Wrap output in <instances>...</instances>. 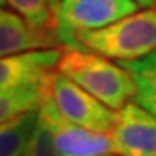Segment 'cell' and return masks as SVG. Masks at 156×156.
Instances as JSON below:
<instances>
[{
	"mask_svg": "<svg viewBox=\"0 0 156 156\" xmlns=\"http://www.w3.org/2000/svg\"><path fill=\"white\" fill-rule=\"evenodd\" d=\"M57 71L113 111L132 102L137 92L135 80L127 68L87 49H64Z\"/></svg>",
	"mask_w": 156,
	"mask_h": 156,
	"instance_id": "1",
	"label": "cell"
},
{
	"mask_svg": "<svg viewBox=\"0 0 156 156\" xmlns=\"http://www.w3.org/2000/svg\"><path fill=\"white\" fill-rule=\"evenodd\" d=\"M75 49H87L113 61H137L156 54V5L137 11L106 28L78 35Z\"/></svg>",
	"mask_w": 156,
	"mask_h": 156,
	"instance_id": "2",
	"label": "cell"
},
{
	"mask_svg": "<svg viewBox=\"0 0 156 156\" xmlns=\"http://www.w3.org/2000/svg\"><path fill=\"white\" fill-rule=\"evenodd\" d=\"M135 0H61L56 9V30L64 49H75L78 35L106 28L137 12Z\"/></svg>",
	"mask_w": 156,
	"mask_h": 156,
	"instance_id": "3",
	"label": "cell"
},
{
	"mask_svg": "<svg viewBox=\"0 0 156 156\" xmlns=\"http://www.w3.org/2000/svg\"><path fill=\"white\" fill-rule=\"evenodd\" d=\"M49 97L56 104L57 111L71 123L97 132H113L118 111H113L111 108L102 104L57 69L50 75Z\"/></svg>",
	"mask_w": 156,
	"mask_h": 156,
	"instance_id": "4",
	"label": "cell"
},
{
	"mask_svg": "<svg viewBox=\"0 0 156 156\" xmlns=\"http://www.w3.org/2000/svg\"><path fill=\"white\" fill-rule=\"evenodd\" d=\"M40 116L50 127L54 144L62 156H116L111 134L80 127L66 120L49 97V90L40 108Z\"/></svg>",
	"mask_w": 156,
	"mask_h": 156,
	"instance_id": "5",
	"label": "cell"
},
{
	"mask_svg": "<svg viewBox=\"0 0 156 156\" xmlns=\"http://www.w3.org/2000/svg\"><path fill=\"white\" fill-rule=\"evenodd\" d=\"M111 135L116 156H156V116L134 101L118 111Z\"/></svg>",
	"mask_w": 156,
	"mask_h": 156,
	"instance_id": "6",
	"label": "cell"
},
{
	"mask_svg": "<svg viewBox=\"0 0 156 156\" xmlns=\"http://www.w3.org/2000/svg\"><path fill=\"white\" fill-rule=\"evenodd\" d=\"M61 38L56 28H38L11 9L0 12V54L16 56L31 50L61 49Z\"/></svg>",
	"mask_w": 156,
	"mask_h": 156,
	"instance_id": "7",
	"label": "cell"
},
{
	"mask_svg": "<svg viewBox=\"0 0 156 156\" xmlns=\"http://www.w3.org/2000/svg\"><path fill=\"white\" fill-rule=\"evenodd\" d=\"M64 47L47 50H31L0 61V90L23 83L45 82L57 69Z\"/></svg>",
	"mask_w": 156,
	"mask_h": 156,
	"instance_id": "8",
	"label": "cell"
},
{
	"mask_svg": "<svg viewBox=\"0 0 156 156\" xmlns=\"http://www.w3.org/2000/svg\"><path fill=\"white\" fill-rule=\"evenodd\" d=\"M49 80L14 85L0 90V122L5 123L19 115L38 111L49 90Z\"/></svg>",
	"mask_w": 156,
	"mask_h": 156,
	"instance_id": "9",
	"label": "cell"
},
{
	"mask_svg": "<svg viewBox=\"0 0 156 156\" xmlns=\"http://www.w3.org/2000/svg\"><path fill=\"white\" fill-rule=\"evenodd\" d=\"M40 113L30 111L2 123L0 127V156H26L38 127Z\"/></svg>",
	"mask_w": 156,
	"mask_h": 156,
	"instance_id": "10",
	"label": "cell"
},
{
	"mask_svg": "<svg viewBox=\"0 0 156 156\" xmlns=\"http://www.w3.org/2000/svg\"><path fill=\"white\" fill-rule=\"evenodd\" d=\"M120 64L127 68L135 80L137 92L134 102L156 116V54L137 61H125Z\"/></svg>",
	"mask_w": 156,
	"mask_h": 156,
	"instance_id": "11",
	"label": "cell"
},
{
	"mask_svg": "<svg viewBox=\"0 0 156 156\" xmlns=\"http://www.w3.org/2000/svg\"><path fill=\"white\" fill-rule=\"evenodd\" d=\"M4 5L38 28H56V14L50 0H2Z\"/></svg>",
	"mask_w": 156,
	"mask_h": 156,
	"instance_id": "12",
	"label": "cell"
},
{
	"mask_svg": "<svg viewBox=\"0 0 156 156\" xmlns=\"http://www.w3.org/2000/svg\"><path fill=\"white\" fill-rule=\"evenodd\" d=\"M38 113H40V109H38ZM26 156H62L57 151L56 144H54L52 130H50V127L47 125V122L42 116H40L38 127L35 130V135L31 139V144H30V149Z\"/></svg>",
	"mask_w": 156,
	"mask_h": 156,
	"instance_id": "13",
	"label": "cell"
},
{
	"mask_svg": "<svg viewBox=\"0 0 156 156\" xmlns=\"http://www.w3.org/2000/svg\"><path fill=\"white\" fill-rule=\"evenodd\" d=\"M135 2H137L139 7H142V9H149V7L156 5V0H135Z\"/></svg>",
	"mask_w": 156,
	"mask_h": 156,
	"instance_id": "14",
	"label": "cell"
},
{
	"mask_svg": "<svg viewBox=\"0 0 156 156\" xmlns=\"http://www.w3.org/2000/svg\"><path fill=\"white\" fill-rule=\"evenodd\" d=\"M59 4H61V0H50V5H52V9H54V14H56V9H57Z\"/></svg>",
	"mask_w": 156,
	"mask_h": 156,
	"instance_id": "15",
	"label": "cell"
}]
</instances>
